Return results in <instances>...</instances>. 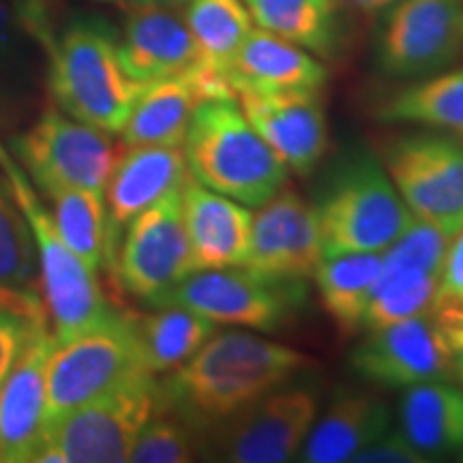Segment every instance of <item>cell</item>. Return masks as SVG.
Listing matches in <instances>:
<instances>
[{
	"label": "cell",
	"instance_id": "cell-1",
	"mask_svg": "<svg viewBox=\"0 0 463 463\" xmlns=\"http://www.w3.org/2000/svg\"><path fill=\"white\" fill-rule=\"evenodd\" d=\"M314 361L294 347L247 331L213 333L161 382L164 408L202 436L247 405L292 382Z\"/></svg>",
	"mask_w": 463,
	"mask_h": 463
},
{
	"label": "cell",
	"instance_id": "cell-2",
	"mask_svg": "<svg viewBox=\"0 0 463 463\" xmlns=\"http://www.w3.org/2000/svg\"><path fill=\"white\" fill-rule=\"evenodd\" d=\"M45 86L62 112L116 136L123 131L144 84L125 71L118 37L106 20L75 17L45 50Z\"/></svg>",
	"mask_w": 463,
	"mask_h": 463
},
{
	"label": "cell",
	"instance_id": "cell-3",
	"mask_svg": "<svg viewBox=\"0 0 463 463\" xmlns=\"http://www.w3.org/2000/svg\"><path fill=\"white\" fill-rule=\"evenodd\" d=\"M194 181L249 208L288 184L289 170L253 129L236 99L202 101L183 142Z\"/></svg>",
	"mask_w": 463,
	"mask_h": 463
},
{
	"label": "cell",
	"instance_id": "cell-4",
	"mask_svg": "<svg viewBox=\"0 0 463 463\" xmlns=\"http://www.w3.org/2000/svg\"><path fill=\"white\" fill-rule=\"evenodd\" d=\"M0 174L31 225L39 264V294L52 322L54 341L99 326L114 314L103 294L97 270H92L69 249L56 230L54 219L17 164L11 150L0 142Z\"/></svg>",
	"mask_w": 463,
	"mask_h": 463
},
{
	"label": "cell",
	"instance_id": "cell-5",
	"mask_svg": "<svg viewBox=\"0 0 463 463\" xmlns=\"http://www.w3.org/2000/svg\"><path fill=\"white\" fill-rule=\"evenodd\" d=\"M324 256L384 253L414 215L372 155L344 161L316 204Z\"/></svg>",
	"mask_w": 463,
	"mask_h": 463
},
{
	"label": "cell",
	"instance_id": "cell-6",
	"mask_svg": "<svg viewBox=\"0 0 463 463\" xmlns=\"http://www.w3.org/2000/svg\"><path fill=\"white\" fill-rule=\"evenodd\" d=\"M164 408L155 375H133L106 395L48 425L34 453L37 463H120L146 422Z\"/></svg>",
	"mask_w": 463,
	"mask_h": 463
},
{
	"label": "cell",
	"instance_id": "cell-7",
	"mask_svg": "<svg viewBox=\"0 0 463 463\" xmlns=\"http://www.w3.org/2000/svg\"><path fill=\"white\" fill-rule=\"evenodd\" d=\"M140 373L148 372L142 367L129 317L123 311H114L90 331L54 341L45 367V430Z\"/></svg>",
	"mask_w": 463,
	"mask_h": 463
},
{
	"label": "cell",
	"instance_id": "cell-8",
	"mask_svg": "<svg viewBox=\"0 0 463 463\" xmlns=\"http://www.w3.org/2000/svg\"><path fill=\"white\" fill-rule=\"evenodd\" d=\"M9 150L43 195L67 187L103 194L123 153L112 133L80 123L56 106L45 108L28 129L11 137Z\"/></svg>",
	"mask_w": 463,
	"mask_h": 463
},
{
	"label": "cell",
	"instance_id": "cell-9",
	"mask_svg": "<svg viewBox=\"0 0 463 463\" xmlns=\"http://www.w3.org/2000/svg\"><path fill=\"white\" fill-rule=\"evenodd\" d=\"M410 213L447 236L463 228V137L447 131L395 136L380 155Z\"/></svg>",
	"mask_w": 463,
	"mask_h": 463
},
{
	"label": "cell",
	"instance_id": "cell-10",
	"mask_svg": "<svg viewBox=\"0 0 463 463\" xmlns=\"http://www.w3.org/2000/svg\"><path fill=\"white\" fill-rule=\"evenodd\" d=\"M303 300V281L270 279L247 266H232L194 270L153 307H183L215 324L273 333L292 320Z\"/></svg>",
	"mask_w": 463,
	"mask_h": 463
},
{
	"label": "cell",
	"instance_id": "cell-11",
	"mask_svg": "<svg viewBox=\"0 0 463 463\" xmlns=\"http://www.w3.org/2000/svg\"><path fill=\"white\" fill-rule=\"evenodd\" d=\"M320 414V399L307 386H281L247 405L204 436V453L232 463L297 459Z\"/></svg>",
	"mask_w": 463,
	"mask_h": 463
},
{
	"label": "cell",
	"instance_id": "cell-12",
	"mask_svg": "<svg viewBox=\"0 0 463 463\" xmlns=\"http://www.w3.org/2000/svg\"><path fill=\"white\" fill-rule=\"evenodd\" d=\"M463 58V0H397L375 34V65L392 80H420Z\"/></svg>",
	"mask_w": 463,
	"mask_h": 463
},
{
	"label": "cell",
	"instance_id": "cell-13",
	"mask_svg": "<svg viewBox=\"0 0 463 463\" xmlns=\"http://www.w3.org/2000/svg\"><path fill=\"white\" fill-rule=\"evenodd\" d=\"M181 194L183 189L174 191L133 217L109 262L123 289L148 305L195 270Z\"/></svg>",
	"mask_w": 463,
	"mask_h": 463
},
{
	"label": "cell",
	"instance_id": "cell-14",
	"mask_svg": "<svg viewBox=\"0 0 463 463\" xmlns=\"http://www.w3.org/2000/svg\"><path fill=\"white\" fill-rule=\"evenodd\" d=\"M350 354V367L364 382L384 389H410L433 380H453L449 335L433 311L364 331Z\"/></svg>",
	"mask_w": 463,
	"mask_h": 463
},
{
	"label": "cell",
	"instance_id": "cell-15",
	"mask_svg": "<svg viewBox=\"0 0 463 463\" xmlns=\"http://www.w3.org/2000/svg\"><path fill=\"white\" fill-rule=\"evenodd\" d=\"M450 236L412 219L403 234L382 253V273L364 316L363 331L430 314Z\"/></svg>",
	"mask_w": 463,
	"mask_h": 463
},
{
	"label": "cell",
	"instance_id": "cell-16",
	"mask_svg": "<svg viewBox=\"0 0 463 463\" xmlns=\"http://www.w3.org/2000/svg\"><path fill=\"white\" fill-rule=\"evenodd\" d=\"M324 258L316 204L283 187L258 206L245 266L253 273L283 281H305Z\"/></svg>",
	"mask_w": 463,
	"mask_h": 463
},
{
	"label": "cell",
	"instance_id": "cell-17",
	"mask_svg": "<svg viewBox=\"0 0 463 463\" xmlns=\"http://www.w3.org/2000/svg\"><path fill=\"white\" fill-rule=\"evenodd\" d=\"M236 101L289 172L305 176L326 155L328 120L322 90H239Z\"/></svg>",
	"mask_w": 463,
	"mask_h": 463
},
{
	"label": "cell",
	"instance_id": "cell-18",
	"mask_svg": "<svg viewBox=\"0 0 463 463\" xmlns=\"http://www.w3.org/2000/svg\"><path fill=\"white\" fill-rule=\"evenodd\" d=\"M54 344L50 326L34 331L0 384V463L34 459L45 433V367Z\"/></svg>",
	"mask_w": 463,
	"mask_h": 463
},
{
	"label": "cell",
	"instance_id": "cell-19",
	"mask_svg": "<svg viewBox=\"0 0 463 463\" xmlns=\"http://www.w3.org/2000/svg\"><path fill=\"white\" fill-rule=\"evenodd\" d=\"M118 54L125 71L144 86L187 73L200 62L183 7L157 5L127 9Z\"/></svg>",
	"mask_w": 463,
	"mask_h": 463
},
{
	"label": "cell",
	"instance_id": "cell-20",
	"mask_svg": "<svg viewBox=\"0 0 463 463\" xmlns=\"http://www.w3.org/2000/svg\"><path fill=\"white\" fill-rule=\"evenodd\" d=\"M189 165L183 146H125L109 174L106 208L112 236V256L118 230L165 195L183 189ZM112 262V258H109Z\"/></svg>",
	"mask_w": 463,
	"mask_h": 463
},
{
	"label": "cell",
	"instance_id": "cell-21",
	"mask_svg": "<svg viewBox=\"0 0 463 463\" xmlns=\"http://www.w3.org/2000/svg\"><path fill=\"white\" fill-rule=\"evenodd\" d=\"M183 217L195 270L245 266L253 213L194 178L183 184Z\"/></svg>",
	"mask_w": 463,
	"mask_h": 463
},
{
	"label": "cell",
	"instance_id": "cell-22",
	"mask_svg": "<svg viewBox=\"0 0 463 463\" xmlns=\"http://www.w3.org/2000/svg\"><path fill=\"white\" fill-rule=\"evenodd\" d=\"M391 410L372 391H339L300 449L305 463H345L391 430Z\"/></svg>",
	"mask_w": 463,
	"mask_h": 463
},
{
	"label": "cell",
	"instance_id": "cell-23",
	"mask_svg": "<svg viewBox=\"0 0 463 463\" xmlns=\"http://www.w3.org/2000/svg\"><path fill=\"white\" fill-rule=\"evenodd\" d=\"M236 92H297L322 90L328 69L317 58L262 28H251L230 67Z\"/></svg>",
	"mask_w": 463,
	"mask_h": 463
},
{
	"label": "cell",
	"instance_id": "cell-24",
	"mask_svg": "<svg viewBox=\"0 0 463 463\" xmlns=\"http://www.w3.org/2000/svg\"><path fill=\"white\" fill-rule=\"evenodd\" d=\"M399 422L403 436L427 461L463 449V389L433 380L403 389Z\"/></svg>",
	"mask_w": 463,
	"mask_h": 463
},
{
	"label": "cell",
	"instance_id": "cell-25",
	"mask_svg": "<svg viewBox=\"0 0 463 463\" xmlns=\"http://www.w3.org/2000/svg\"><path fill=\"white\" fill-rule=\"evenodd\" d=\"M200 103L187 73L146 84L120 131L123 146H183Z\"/></svg>",
	"mask_w": 463,
	"mask_h": 463
},
{
	"label": "cell",
	"instance_id": "cell-26",
	"mask_svg": "<svg viewBox=\"0 0 463 463\" xmlns=\"http://www.w3.org/2000/svg\"><path fill=\"white\" fill-rule=\"evenodd\" d=\"M380 273L382 253H335L316 266L320 303L344 337L363 331Z\"/></svg>",
	"mask_w": 463,
	"mask_h": 463
},
{
	"label": "cell",
	"instance_id": "cell-27",
	"mask_svg": "<svg viewBox=\"0 0 463 463\" xmlns=\"http://www.w3.org/2000/svg\"><path fill=\"white\" fill-rule=\"evenodd\" d=\"M155 314H127L142 367L148 373H170L217 333V324L183 307H157Z\"/></svg>",
	"mask_w": 463,
	"mask_h": 463
},
{
	"label": "cell",
	"instance_id": "cell-28",
	"mask_svg": "<svg viewBox=\"0 0 463 463\" xmlns=\"http://www.w3.org/2000/svg\"><path fill=\"white\" fill-rule=\"evenodd\" d=\"M39 50L9 0H0V127H14L39 99Z\"/></svg>",
	"mask_w": 463,
	"mask_h": 463
},
{
	"label": "cell",
	"instance_id": "cell-29",
	"mask_svg": "<svg viewBox=\"0 0 463 463\" xmlns=\"http://www.w3.org/2000/svg\"><path fill=\"white\" fill-rule=\"evenodd\" d=\"M253 24L311 52L331 58L339 48L337 0H242Z\"/></svg>",
	"mask_w": 463,
	"mask_h": 463
},
{
	"label": "cell",
	"instance_id": "cell-30",
	"mask_svg": "<svg viewBox=\"0 0 463 463\" xmlns=\"http://www.w3.org/2000/svg\"><path fill=\"white\" fill-rule=\"evenodd\" d=\"M378 118L463 137V67L444 69L405 86L382 103Z\"/></svg>",
	"mask_w": 463,
	"mask_h": 463
},
{
	"label": "cell",
	"instance_id": "cell-31",
	"mask_svg": "<svg viewBox=\"0 0 463 463\" xmlns=\"http://www.w3.org/2000/svg\"><path fill=\"white\" fill-rule=\"evenodd\" d=\"M52 202L50 215L56 230L69 249L92 270H99L101 264H109L112 258V236L106 198L92 189H56L45 194Z\"/></svg>",
	"mask_w": 463,
	"mask_h": 463
},
{
	"label": "cell",
	"instance_id": "cell-32",
	"mask_svg": "<svg viewBox=\"0 0 463 463\" xmlns=\"http://www.w3.org/2000/svg\"><path fill=\"white\" fill-rule=\"evenodd\" d=\"M184 20L198 45L202 65L230 73L253 20L242 0H189L183 5Z\"/></svg>",
	"mask_w": 463,
	"mask_h": 463
},
{
	"label": "cell",
	"instance_id": "cell-33",
	"mask_svg": "<svg viewBox=\"0 0 463 463\" xmlns=\"http://www.w3.org/2000/svg\"><path fill=\"white\" fill-rule=\"evenodd\" d=\"M37 281V247H34L31 225L22 208L17 206L7 183L0 178V289L20 297L42 298Z\"/></svg>",
	"mask_w": 463,
	"mask_h": 463
},
{
	"label": "cell",
	"instance_id": "cell-34",
	"mask_svg": "<svg viewBox=\"0 0 463 463\" xmlns=\"http://www.w3.org/2000/svg\"><path fill=\"white\" fill-rule=\"evenodd\" d=\"M204 455V436L181 416L161 408L131 449L136 463H189Z\"/></svg>",
	"mask_w": 463,
	"mask_h": 463
},
{
	"label": "cell",
	"instance_id": "cell-35",
	"mask_svg": "<svg viewBox=\"0 0 463 463\" xmlns=\"http://www.w3.org/2000/svg\"><path fill=\"white\" fill-rule=\"evenodd\" d=\"M42 326H50L48 316L31 314L20 307L0 305V384L7 380L11 369L20 361L34 331Z\"/></svg>",
	"mask_w": 463,
	"mask_h": 463
},
{
	"label": "cell",
	"instance_id": "cell-36",
	"mask_svg": "<svg viewBox=\"0 0 463 463\" xmlns=\"http://www.w3.org/2000/svg\"><path fill=\"white\" fill-rule=\"evenodd\" d=\"M402 430H391L354 455L352 463H425Z\"/></svg>",
	"mask_w": 463,
	"mask_h": 463
},
{
	"label": "cell",
	"instance_id": "cell-37",
	"mask_svg": "<svg viewBox=\"0 0 463 463\" xmlns=\"http://www.w3.org/2000/svg\"><path fill=\"white\" fill-rule=\"evenodd\" d=\"M461 303H463V228L457 230L455 234L450 236L433 309H436V307H450V305H461Z\"/></svg>",
	"mask_w": 463,
	"mask_h": 463
},
{
	"label": "cell",
	"instance_id": "cell-38",
	"mask_svg": "<svg viewBox=\"0 0 463 463\" xmlns=\"http://www.w3.org/2000/svg\"><path fill=\"white\" fill-rule=\"evenodd\" d=\"M9 3L34 42L42 45L43 52L48 50L56 34L54 3L52 0H9Z\"/></svg>",
	"mask_w": 463,
	"mask_h": 463
},
{
	"label": "cell",
	"instance_id": "cell-39",
	"mask_svg": "<svg viewBox=\"0 0 463 463\" xmlns=\"http://www.w3.org/2000/svg\"><path fill=\"white\" fill-rule=\"evenodd\" d=\"M341 9L354 11V14L363 15H378L384 14L391 5H395L397 0H337Z\"/></svg>",
	"mask_w": 463,
	"mask_h": 463
},
{
	"label": "cell",
	"instance_id": "cell-40",
	"mask_svg": "<svg viewBox=\"0 0 463 463\" xmlns=\"http://www.w3.org/2000/svg\"><path fill=\"white\" fill-rule=\"evenodd\" d=\"M0 305L20 307V309L31 311V314H43V316H48V311H45L43 300L39 298V297H20V294L7 292V289H0Z\"/></svg>",
	"mask_w": 463,
	"mask_h": 463
},
{
	"label": "cell",
	"instance_id": "cell-41",
	"mask_svg": "<svg viewBox=\"0 0 463 463\" xmlns=\"http://www.w3.org/2000/svg\"><path fill=\"white\" fill-rule=\"evenodd\" d=\"M453 352V380L463 389V331L447 333Z\"/></svg>",
	"mask_w": 463,
	"mask_h": 463
},
{
	"label": "cell",
	"instance_id": "cell-42",
	"mask_svg": "<svg viewBox=\"0 0 463 463\" xmlns=\"http://www.w3.org/2000/svg\"><path fill=\"white\" fill-rule=\"evenodd\" d=\"M189 0H123L120 9H133V7H146V5H157V7H183Z\"/></svg>",
	"mask_w": 463,
	"mask_h": 463
},
{
	"label": "cell",
	"instance_id": "cell-43",
	"mask_svg": "<svg viewBox=\"0 0 463 463\" xmlns=\"http://www.w3.org/2000/svg\"><path fill=\"white\" fill-rule=\"evenodd\" d=\"M92 3H101V5H116V7H123V0H92Z\"/></svg>",
	"mask_w": 463,
	"mask_h": 463
},
{
	"label": "cell",
	"instance_id": "cell-44",
	"mask_svg": "<svg viewBox=\"0 0 463 463\" xmlns=\"http://www.w3.org/2000/svg\"><path fill=\"white\" fill-rule=\"evenodd\" d=\"M459 455H461V457H459V459H461V461H463V449H461V450H459Z\"/></svg>",
	"mask_w": 463,
	"mask_h": 463
}]
</instances>
